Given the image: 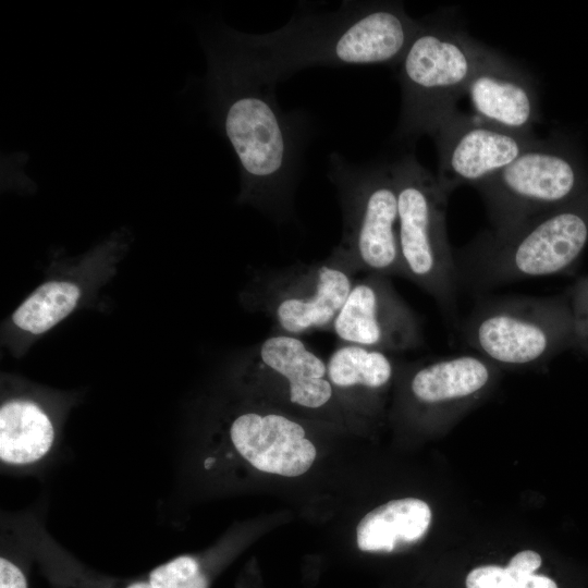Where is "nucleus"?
I'll return each mask as SVG.
<instances>
[{"label": "nucleus", "mask_w": 588, "mask_h": 588, "mask_svg": "<svg viewBox=\"0 0 588 588\" xmlns=\"http://www.w3.org/2000/svg\"><path fill=\"white\" fill-rule=\"evenodd\" d=\"M216 119L241 172L238 200L274 216L290 205L299 166L301 135L273 89L209 74Z\"/></svg>", "instance_id": "2"}, {"label": "nucleus", "mask_w": 588, "mask_h": 588, "mask_svg": "<svg viewBox=\"0 0 588 588\" xmlns=\"http://www.w3.org/2000/svg\"><path fill=\"white\" fill-rule=\"evenodd\" d=\"M492 49L442 21H419L400 61L402 110L399 135H431L455 109Z\"/></svg>", "instance_id": "4"}, {"label": "nucleus", "mask_w": 588, "mask_h": 588, "mask_svg": "<svg viewBox=\"0 0 588 588\" xmlns=\"http://www.w3.org/2000/svg\"><path fill=\"white\" fill-rule=\"evenodd\" d=\"M576 184L573 162L548 142L539 140L475 187L485 200L491 231L504 233L559 208L575 191Z\"/></svg>", "instance_id": "10"}, {"label": "nucleus", "mask_w": 588, "mask_h": 588, "mask_svg": "<svg viewBox=\"0 0 588 588\" xmlns=\"http://www.w3.org/2000/svg\"><path fill=\"white\" fill-rule=\"evenodd\" d=\"M507 579L505 588H558L556 583L550 577L537 574H517L506 567Z\"/></svg>", "instance_id": "23"}, {"label": "nucleus", "mask_w": 588, "mask_h": 588, "mask_svg": "<svg viewBox=\"0 0 588 588\" xmlns=\"http://www.w3.org/2000/svg\"><path fill=\"white\" fill-rule=\"evenodd\" d=\"M355 281L331 254L323 260L257 274L242 292L243 305L268 317L275 333L298 336L329 330Z\"/></svg>", "instance_id": "7"}, {"label": "nucleus", "mask_w": 588, "mask_h": 588, "mask_svg": "<svg viewBox=\"0 0 588 588\" xmlns=\"http://www.w3.org/2000/svg\"><path fill=\"white\" fill-rule=\"evenodd\" d=\"M431 523L429 505L417 498L391 500L367 513L356 527L364 552L390 553L419 541Z\"/></svg>", "instance_id": "18"}, {"label": "nucleus", "mask_w": 588, "mask_h": 588, "mask_svg": "<svg viewBox=\"0 0 588 588\" xmlns=\"http://www.w3.org/2000/svg\"><path fill=\"white\" fill-rule=\"evenodd\" d=\"M419 27L400 2H346L265 35L224 30L209 73L267 88L314 65L399 64Z\"/></svg>", "instance_id": "1"}, {"label": "nucleus", "mask_w": 588, "mask_h": 588, "mask_svg": "<svg viewBox=\"0 0 588 588\" xmlns=\"http://www.w3.org/2000/svg\"><path fill=\"white\" fill-rule=\"evenodd\" d=\"M0 588H28L24 572L5 552L0 558Z\"/></svg>", "instance_id": "22"}, {"label": "nucleus", "mask_w": 588, "mask_h": 588, "mask_svg": "<svg viewBox=\"0 0 588 588\" xmlns=\"http://www.w3.org/2000/svg\"><path fill=\"white\" fill-rule=\"evenodd\" d=\"M587 240V219L559 208L504 233H481L454 255L460 286L481 292L559 273L575 261Z\"/></svg>", "instance_id": "3"}, {"label": "nucleus", "mask_w": 588, "mask_h": 588, "mask_svg": "<svg viewBox=\"0 0 588 588\" xmlns=\"http://www.w3.org/2000/svg\"><path fill=\"white\" fill-rule=\"evenodd\" d=\"M225 434L231 449L262 473L297 477L316 460L304 426L281 413L242 411L231 416Z\"/></svg>", "instance_id": "15"}, {"label": "nucleus", "mask_w": 588, "mask_h": 588, "mask_svg": "<svg viewBox=\"0 0 588 588\" xmlns=\"http://www.w3.org/2000/svg\"><path fill=\"white\" fill-rule=\"evenodd\" d=\"M392 354L360 345L341 343L327 362L334 391L382 392L395 373Z\"/></svg>", "instance_id": "19"}, {"label": "nucleus", "mask_w": 588, "mask_h": 588, "mask_svg": "<svg viewBox=\"0 0 588 588\" xmlns=\"http://www.w3.org/2000/svg\"><path fill=\"white\" fill-rule=\"evenodd\" d=\"M564 329L566 318L553 299L501 296L477 301L461 336L495 365L529 366L553 354Z\"/></svg>", "instance_id": "8"}, {"label": "nucleus", "mask_w": 588, "mask_h": 588, "mask_svg": "<svg viewBox=\"0 0 588 588\" xmlns=\"http://www.w3.org/2000/svg\"><path fill=\"white\" fill-rule=\"evenodd\" d=\"M475 117L507 132L532 135L539 120L538 95L530 75L492 50L469 82Z\"/></svg>", "instance_id": "16"}, {"label": "nucleus", "mask_w": 588, "mask_h": 588, "mask_svg": "<svg viewBox=\"0 0 588 588\" xmlns=\"http://www.w3.org/2000/svg\"><path fill=\"white\" fill-rule=\"evenodd\" d=\"M541 565V556L532 550L516 553L509 562L506 568L517 574H534Z\"/></svg>", "instance_id": "24"}, {"label": "nucleus", "mask_w": 588, "mask_h": 588, "mask_svg": "<svg viewBox=\"0 0 588 588\" xmlns=\"http://www.w3.org/2000/svg\"><path fill=\"white\" fill-rule=\"evenodd\" d=\"M330 181L342 210L343 229L330 253L355 275L405 278L399 249L397 188L391 164L353 166L330 157Z\"/></svg>", "instance_id": "6"}, {"label": "nucleus", "mask_w": 588, "mask_h": 588, "mask_svg": "<svg viewBox=\"0 0 588 588\" xmlns=\"http://www.w3.org/2000/svg\"><path fill=\"white\" fill-rule=\"evenodd\" d=\"M330 331L341 343L390 354L424 345L418 316L394 290L390 277L379 273L355 279Z\"/></svg>", "instance_id": "12"}, {"label": "nucleus", "mask_w": 588, "mask_h": 588, "mask_svg": "<svg viewBox=\"0 0 588 588\" xmlns=\"http://www.w3.org/2000/svg\"><path fill=\"white\" fill-rule=\"evenodd\" d=\"M234 368L241 384L272 388L302 409L320 411L334 399L327 363L298 336L274 333L244 352Z\"/></svg>", "instance_id": "13"}, {"label": "nucleus", "mask_w": 588, "mask_h": 588, "mask_svg": "<svg viewBox=\"0 0 588 588\" xmlns=\"http://www.w3.org/2000/svg\"><path fill=\"white\" fill-rule=\"evenodd\" d=\"M438 155L437 180L451 194L461 185L477 186L502 171L540 139L498 128L457 110L432 132Z\"/></svg>", "instance_id": "11"}, {"label": "nucleus", "mask_w": 588, "mask_h": 588, "mask_svg": "<svg viewBox=\"0 0 588 588\" xmlns=\"http://www.w3.org/2000/svg\"><path fill=\"white\" fill-rule=\"evenodd\" d=\"M391 168L397 188V238L405 278L429 294L455 323L460 282L445 226L449 194L413 154Z\"/></svg>", "instance_id": "5"}, {"label": "nucleus", "mask_w": 588, "mask_h": 588, "mask_svg": "<svg viewBox=\"0 0 588 588\" xmlns=\"http://www.w3.org/2000/svg\"><path fill=\"white\" fill-rule=\"evenodd\" d=\"M109 247L96 248L72 270L51 275L13 311L5 324V345L14 354L74 313L109 274Z\"/></svg>", "instance_id": "14"}, {"label": "nucleus", "mask_w": 588, "mask_h": 588, "mask_svg": "<svg viewBox=\"0 0 588 588\" xmlns=\"http://www.w3.org/2000/svg\"><path fill=\"white\" fill-rule=\"evenodd\" d=\"M152 588H208L209 579L201 573L192 554L179 555L157 567L148 576Z\"/></svg>", "instance_id": "20"}, {"label": "nucleus", "mask_w": 588, "mask_h": 588, "mask_svg": "<svg viewBox=\"0 0 588 588\" xmlns=\"http://www.w3.org/2000/svg\"><path fill=\"white\" fill-rule=\"evenodd\" d=\"M497 365L478 354H462L416 367L407 380L413 402L442 408L470 401L483 392L495 376Z\"/></svg>", "instance_id": "17"}, {"label": "nucleus", "mask_w": 588, "mask_h": 588, "mask_svg": "<svg viewBox=\"0 0 588 588\" xmlns=\"http://www.w3.org/2000/svg\"><path fill=\"white\" fill-rule=\"evenodd\" d=\"M77 396L15 376H1L0 468L38 476L57 458L63 428Z\"/></svg>", "instance_id": "9"}, {"label": "nucleus", "mask_w": 588, "mask_h": 588, "mask_svg": "<svg viewBox=\"0 0 588 588\" xmlns=\"http://www.w3.org/2000/svg\"><path fill=\"white\" fill-rule=\"evenodd\" d=\"M123 588H152V586L147 580V581H134V583L127 584Z\"/></svg>", "instance_id": "25"}, {"label": "nucleus", "mask_w": 588, "mask_h": 588, "mask_svg": "<svg viewBox=\"0 0 588 588\" xmlns=\"http://www.w3.org/2000/svg\"><path fill=\"white\" fill-rule=\"evenodd\" d=\"M506 569L499 565H483L471 569L465 580L466 588H505Z\"/></svg>", "instance_id": "21"}]
</instances>
